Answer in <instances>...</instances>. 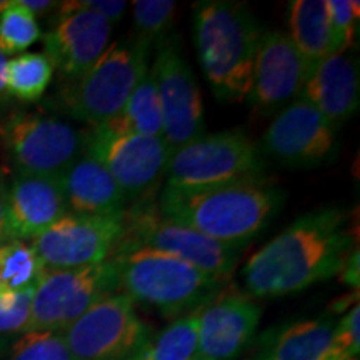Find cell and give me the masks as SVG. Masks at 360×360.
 <instances>
[{
    "instance_id": "19",
    "label": "cell",
    "mask_w": 360,
    "mask_h": 360,
    "mask_svg": "<svg viewBox=\"0 0 360 360\" xmlns=\"http://www.w3.org/2000/svg\"><path fill=\"white\" fill-rule=\"evenodd\" d=\"M360 75L354 49L323 58L309 72L302 98L334 127L347 122L359 109Z\"/></svg>"
},
{
    "instance_id": "15",
    "label": "cell",
    "mask_w": 360,
    "mask_h": 360,
    "mask_svg": "<svg viewBox=\"0 0 360 360\" xmlns=\"http://www.w3.org/2000/svg\"><path fill=\"white\" fill-rule=\"evenodd\" d=\"M262 309L254 297L220 289L200 309L197 354L207 360H236L257 334Z\"/></svg>"
},
{
    "instance_id": "32",
    "label": "cell",
    "mask_w": 360,
    "mask_h": 360,
    "mask_svg": "<svg viewBox=\"0 0 360 360\" xmlns=\"http://www.w3.org/2000/svg\"><path fill=\"white\" fill-rule=\"evenodd\" d=\"M359 304L349 309V312L335 323V357L337 360H357L360 350L359 339Z\"/></svg>"
},
{
    "instance_id": "3",
    "label": "cell",
    "mask_w": 360,
    "mask_h": 360,
    "mask_svg": "<svg viewBox=\"0 0 360 360\" xmlns=\"http://www.w3.org/2000/svg\"><path fill=\"white\" fill-rule=\"evenodd\" d=\"M262 30L245 2L204 0L193 6V40L199 62L220 102L247 98Z\"/></svg>"
},
{
    "instance_id": "29",
    "label": "cell",
    "mask_w": 360,
    "mask_h": 360,
    "mask_svg": "<svg viewBox=\"0 0 360 360\" xmlns=\"http://www.w3.org/2000/svg\"><path fill=\"white\" fill-rule=\"evenodd\" d=\"M7 360H72L62 332H25Z\"/></svg>"
},
{
    "instance_id": "4",
    "label": "cell",
    "mask_w": 360,
    "mask_h": 360,
    "mask_svg": "<svg viewBox=\"0 0 360 360\" xmlns=\"http://www.w3.org/2000/svg\"><path fill=\"white\" fill-rule=\"evenodd\" d=\"M120 290L167 319L197 312L222 289V281L172 254L152 249L119 250L112 255Z\"/></svg>"
},
{
    "instance_id": "1",
    "label": "cell",
    "mask_w": 360,
    "mask_h": 360,
    "mask_svg": "<svg viewBox=\"0 0 360 360\" xmlns=\"http://www.w3.org/2000/svg\"><path fill=\"white\" fill-rule=\"evenodd\" d=\"M352 250L347 214L339 207L312 210L247 260L245 290L254 299L297 294L340 274Z\"/></svg>"
},
{
    "instance_id": "16",
    "label": "cell",
    "mask_w": 360,
    "mask_h": 360,
    "mask_svg": "<svg viewBox=\"0 0 360 360\" xmlns=\"http://www.w3.org/2000/svg\"><path fill=\"white\" fill-rule=\"evenodd\" d=\"M309 67L282 30H269L260 37L254 77L247 101L260 114H278L302 96Z\"/></svg>"
},
{
    "instance_id": "12",
    "label": "cell",
    "mask_w": 360,
    "mask_h": 360,
    "mask_svg": "<svg viewBox=\"0 0 360 360\" xmlns=\"http://www.w3.org/2000/svg\"><path fill=\"white\" fill-rule=\"evenodd\" d=\"M85 152L109 170L127 202L150 195L165 175L172 154L162 137L119 135L101 127L87 132Z\"/></svg>"
},
{
    "instance_id": "38",
    "label": "cell",
    "mask_w": 360,
    "mask_h": 360,
    "mask_svg": "<svg viewBox=\"0 0 360 360\" xmlns=\"http://www.w3.org/2000/svg\"><path fill=\"white\" fill-rule=\"evenodd\" d=\"M11 4H12V0H0V15H2V13L6 12L8 7H11Z\"/></svg>"
},
{
    "instance_id": "18",
    "label": "cell",
    "mask_w": 360,
    "mask_h": 360,
    "mask_svg": "<svg viewBox=\"0 0 360 360\" xmlns=\"http://www.w3.org/2000/svg\"><path fill=\"white\" fill-rule=\"evenodd\" d=\"M69 214L60 177L19 174L8 186V240H34Z\"/></svg>"
},
{
    "instance_id": "37",
    "label": "cell",
    "mask_w": 360,
    "mask_h": 360,
    "mask_svg": "<svg viewBox=\"0 0 360 360\" xmlns=\"http://www.w3.org/2000/svg\"><path fill=\"white\" fill-rule=\"evenodd\" d=\"M7 57L0 52V105H4L8 101L7 90Z\"/></svg>"
},
{
    "instance_id": "21",
    "label": "cell",
    "mask_w": 360,
    "mask_h": 360,
    "mask_svg": "<svg viewBox=\"0 0 360 360\" xmlns=\"http://www.w3.org/2000/svg\"><path fill=\"white\" fill-rule=\"evenodd\" d=\"M69 214L119 215L127 210V199L103 165L84 150L60 177Z\"/></svg>"
},
{
    "instance_id": "41",
    "label": "cell",
    "mask_w": 360,
    "mask_h": 360,
    "mask_svg": "<svg viewBox=\"0 0 360 360\" xmlns=\"http://www.w3.org/2000/svg\"><path fill=\"white\" fill-rule=\"evenodd\" d=\"M0 244H2V242H0Z\"/></svg>"
},
{
    "instance_id": "36",
    "label": "cell",
    "mask_w": 360,
    "mask_h": 360,
    "mask_svg": "<svg viewBox=\"0 0 360 360\" xmlns=\"http://www.w3.org/2000/svg\"><path fill=\"white\" fill-rule=\"evenodd\" d=\"M20 4L27 8V11L32 12L35 17L47 13L49 11H52V8L60 7V4L52 2V0H20Z\"/></svg>"
},
{
    "instance_id": "17",
    "label": "cell",
    "mask_w": 360,
    "mask_h": 360,
    "mask_svg": "<svg viewBox=\"0 0 360 360\" xmlns=\"http://www.w3.org/2000/svg\"><path fill=\"white\" fill-rule=\"evenodd\" d=\"M112 24L80 6L79 0L60 2L58 20L45 35V56L69 80L87 72L107 51Z\"/></svg>"
},
{
    "instance_id": "10",
    "label": "cell",
    "mask_w": 360,
    "mask_h": 360,
    "mask_svg": "<svg viewBox=\"0 0 360 360\" xmlns=\"http://www.w3.org/2000/svg\"><path fill=\"white\" fill-rule=\"evenodd\" d=\"M150 70L162 112V139L170 152L205 135L200 87L179 35H169L157 45Z\"/></svg>"
},
{
    "instance_id": "7",
    "label": "cell",
    "mask_w": 360,
    "mask_h": 360,
    "mask_svg": "<svg viewBox=\"0 0 360 360\" xmlns=\"http://www.w3.org/2000/svg\"><path fill=\"white\" fill-rule=\"evenodd\" d=\"M260 147L242 130H224L174 150L165 169V186L204 188L247 180H262Z\"/></svg>"
},
{
    "instance_id": "8",
    "label": "cell",
    "mask_w": 360,
    "mask_h": 360,
    "mask_svg": "<svg viewBox=\"0 0 360 360\" xmlns=\"http://www.w3.org/2000/svg\"><path fill=\"white\" fill-rule=\"evenodd\" d=\"M119 290V269L112 259L79 269H45L34 290L25 332H64Z\"/></svg>"
},
{
    "instance_id": "5",
    "label": "cell",
    "mask_w": 360,
    "mask_h": 360,
    "mask_svg": "<svg viewBox=\"0 0 360 360\" xmlns=\"http://www.w3.org/2000/svg\"><path fill=\"white\" fill-rule=\"evenodd\" d=\"M148 51L137 39L107 47L82 77L69 80L62 90L69 114L92 129L115 117L148 70Z\"/></svg>"
},
{
    "instance_id": "27",
    "label": "cell",
    "mask_w": 360,
    "mask_h": 360,
    "mask_svg": "<svg viewBox=\"0 0 360 360\" xmlns=\"http://www.w3.org/2000/svg\"><path fill=\"white\" fill-rule=\"evenodd\" d=\"M39 39L37 17L27 11L20 0H12L11 7L0 15V52L4 56L24 52Z\"/></svg>"
},
{
    "instance_id": "40",
    "label": "cell",
    "mask_w": 360,
    "mask_h": 360,
    "mask_svg": "<svg viewBox=\"0 0 360 360\" xmlns=\"http://www.w3.org/2000/svg\"><path fill=\"white\" fill-rule=\"evenodd\" d=\"M2 350H4V339L0 337V352H2Z\"/></svg>"
},
{
    "instance_id": "13",
    "label": "cell",
    "mask_w": 360,
    "mask_h": 360,
    "mask_svg": "<svg viewBox=\"0 0 360 360\" xmlns=\"http://www.w3.org/2000/svg\"><path fill=\"white\" fill-rule=\"evenodd\" d=\"M124 232V214H67L32 240L45 269H79L110 260Z\"/></svg>"
},
{
    "instance_id": "26",
    "label": "cell",
    "mask_w": 360,
    "mask_h": 360,
    "mask_svg": "<svg viewBox=\"0 0 360 360\" xmlns=\"http://www.w3.org/2000/svg\"><path fill=\"white\" fill-rule=\"evenodd\" d=\"M53 75V65L45 53H22L7 62L8 96L35 102L44 96Z\"/></svg>"
},
{
    "instance_id": "11",
    "label": "cell",
    "mask_w": 360,
    "mask_h": 360,
    "mask_svg": "<svg viewBox=\"0 0 360 360\" xmlns=\"http://www.w3.org/2000/svg\"><path fill=\"white\" fill-rule=\"evenodd\" d=\"M0 141L19 174L62 177L84 154L87 134L39 114H12L0 122Z\"/></svg>"
},
{
    "instance_id": "39",
    "label": "cell",
    "mask_w": 360,
    "mask_h": 360,
    "mask_svg": "<svg viewBox=\"0 0 360 360\" xmlns=\"http://www.w3.org/2000/svg\"><path fill=\"white\" fill-rule=\"evenodd\" d=\"M191 360H207V359H204V357H199V355H193V357H192Z\"/></svg>"
},
{
    "instance_id": "31",
    "label": "cell",
    "mask_w": 360,
    "mask_h": 360,
    "mask_svg": "<svg viewBox=\"0 0 360 360\" xmlns=\"http://www.w3.org/2000/svg\"><path fill=\"white\" fill-rule=\"evenodd\" d=\"M34 290H0V334L25 332Z\"/></svg>"
},
{
    "instance_id": "14",
    "label": "cell",
    "mask_w": 360,
    "mask_h": 360,
    "mask_svg": "<svg viewBox=\"0 0 360 360\" xmlns=\"http://www.w3.org/2000/svg\"><path fill=\"white\" fill-rule=\"evenodd\" d=\"M337 127L299 97L274 117L262 141V155L290 169H312L334 155Z\"/></svg>"
},
{
    "instance_id": "20",
    "label": "cell",
    "mask_w": 360,
    "mask_h": 360,
    "mask_svg": "<svg viewBox=\"0 0 360 360\" xmlns=\"http://www.w3.org/2000/svg\"><path fill=\"white\" fill-rule=\"evenodd\" d=\"M247 360H337L335 322L322 317L269 328Z\"/></svg>"
},
{
    "instance_id": "28",
    "label": "cell",
    "mask_w": 360,
    "mask_h": 360,
    "mask_svg": "<svg viewBox=\"0 0 360 360\" xmlns=\"http://www.w3.org/2000/svg\"><path fill=\"white\" fill-rule=\"evenodd\" d=\"M132 6L135 39L150 49L159 45L174 24L177 4L170 0H135Z\"/></svg>"
},
{
    "instance_id": "35",
    "label": "cell",
    "mask_w": 360,
    "mask_h": 360,
    "mask_svg": "<svg viewBox=\"0 0 360 360\" xmlns=\"http://www.w3.org/2000/svg\"><path fill=\"white\" fill-rule=\"evenodd\" d=\"M7 193H8V184H7L6 177L0 174V242L8 240Z\"/></svg>"
},
{
    "instance_id": "34",
    "label": "cell",
    "mask_w": 360,
    "mask_h": 360,
    "mask_svg": "<svg viewBox=\"0 0 360 360\" xmlns=\"http://www.w3.org/2000/svg\"><path fill=\"white\" fill-rule=\"evenodd\" d=\"M359 249H355L350 252L347 260H345L344 267H342V282H345L350 287H359Z\"/></svg>"
},
{
    "instance_id": "9",
    "label": "cell",
    "mask_w": 360,
    "mask_h": 360,
    "mask_svg": "<svg viewBox=\"0 0 360 360\" xmlns=\"http://www.w3.org/2000/svg\"><path fill=\"white\" fill-rule=\"evenodd\" d=\"M64 334L72 360H132L154 332L124 292L89 309Z\"/></svg>"
},
{
    "instance_id": "2",
    "label": "cell",
    "mask_w": 360,
    "mask_h": 360,
    "mask_svg": "<svg viewBox=\"0 0 360 360\" xmlns=\"http://www.w3.org/2000/svg\"><path fill=\"white\" fill-rule=\"evenodd\" d=\"M285 192L265 180H247L204 188L164 186L159 210L174 222L244 249L282 209Z\"/></svg>"
},
{
    "instance_id": "25",
    "label": "cell",
    "mask_w": 360,
    "mask_h": 360,
    "mask_svg": "<svg viewBox=\"0 0 360 360\" xmlns=\"http://www.w3.org/2000/svg\"><path fill=\"white\" fill-rule=\"evenodd\" d=\"M44 272L45 265L32 244L15 238L0 244V290L35 289Z\"/></svg>"
},
{
    "instance_id": "6",
    "label": "cell",
    "mask_w": 360,
    "mask_h": 360,
    "mask_svg": "<svg viewBox=\"0 0 360 360\" xmlns=\"http://www.w3.org/2000/svg\"><path fill=\"white\" fill-rule=\"evenodd\" d=\"M129 249L172 254L222 282L231 277L242 252L240 247L222 244L165 217L148 197L124 212V232L115 252Z\"/></svg>"
},
{
    "instance_id": "30",
    "label": "cell",
    "mask_w": 360,
    "mask_h": 360,
    "mask_svg": "<svg viewBox=\"0 0 360 360\" xmlns=\"http://www.w3.org/2000/svg\"><path fill=\"white\" fill-rule=\"evenodd\" d=\"M330 17L332 52L340 53L352 49L355 25L359 19V2L352 0H327Z\"/></svg>"
},
{
    "instance_id": "22",
    "label": "cell",
    "mask_w": 360,
    "mask_h": 360,
    "mask_svg": "<svg viewBox=\"0 0 360 360\" xmlns=\"http://www.w3.org/2000/svg\"><path fill=\"white\" fill-rule=\"evenodd\" d=\"M290 40L304 58L309 72L332 52L330 17L327 0H294L290 2Z\"/></svg>"
},
{
    "instance_id": "24",
    "label": "cell",
    "mask_w": 360,
    "mask_h": 360,
    "mask_svg": "<svg viewBox=\"0 0 360 360\" xmlns=\"http://www.w3.org/2000/svg\"><path fill=\"white\" fill-rule=\"evenodd\" d=\"M200 310L175 319L141 349L132 360H191L197 354Z\"/></svg>"
},
{
    "instance_id": "23",
    "label": "cell",
    "mask_w": 360,
    "mask_h": 360,
    "mask_svg": "<svg viewBox=\"0 0 360 360\" xmlns=\"http://www.w3.org/2000/svg\"><path fill=\"white\" fill-rule=\"evenodd\" d=\"M98 127L119 135L162 137V112L152 70L146 72L124 109Z\"/></svg>"
},
{
    "instance_id": "33",
    "label": "cell",
    "mask_w": 360,
    "mask_h": 360,
    "mask_svg": "<svg viewBox=\"0 0 360 360\" xmlns=\"http://www.w3.org/2000/svg\"><path fill=\"white\" fill-rule=\"evenodd\" d=\"M79 2L82 7L102 15L110 24H119L127 11V2L124 0H79Z\"/></svg>"
}]
</instances>
